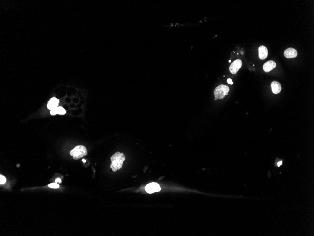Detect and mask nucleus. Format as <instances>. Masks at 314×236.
Here are the masks:
<instances>
[{
    "label": "nucleus",
    "mask_w": 314,
    "mask_h": 236,
    "mask_svg": "<svg viewBox=\"0 0 314 236\" xmlns=\"http://www.w3.org/2000/svg\"><path fill=\"white\" fill-rule=\"evenodd\" d=\"M125 156L123 153L117 152L113 154L111 157L112 164L111 168L113 172H116L118 170L122 168L123 162L125 160Z\"/></svg>",
    "instance_id": "f257e3e1"
},
{
    "label": "nucleus",
    "mask_w": 314,
    "mask_h": 236,
    "mask_svg": "<svg viewBox=\"0 0 314 236\" xmlns=\"http://www.w3.org/2000/svg\"><path fill=\"white\" fill-rule=\"evenodd\" d=\"M88 154L87 149L83 145L77 146L71 150L70 154L74 160H79L86 156Z\"/></svg>",
    "instance_id": "f03ea898"
},
{
    "label": "nucleus",
    "mask_w": 314,
    "mask_h": 236,
    "mask_svg": "<svg viewBox=\"0 0 314 236\" xmlns=\"http://www.w3.org/2000/svg\"><path fill=\"white\" fill-rule=\"evenodd\" d=\"M230 88L228 86L225 85H220L215 89L214 91L215 100L223 99L225 96L228 94Z\"/></svg>",
    "instance_id": "7ed1b4c3"
},
{
    "label": "nucleus",
    "mask_w": 314,
    "mask_h": 236,
    "mask_svg": "<svg viewBox=\"0 0 314 236\" xmlns=\"http://www.w3.org/2000/svg\"><path fill=\"white\" fill-rule=\"evenodd\" d=\"M242 66V61L240 59L235 60L231 64L230 67V71L232 74L237 73Z\"/></svg>",
    "instance_id": "20e7f679"
},
{
    "label": "nucleus",
    "mask_w": 314,
    "mask_h": 236,
    "mask_svg": "<svg viewBox=\"0 0 314 236\" xmlns=\"http://www.w3.org/2000/svg\"><path fill=\"white\" fill-rule=\"evenodd\" d=\"M145 189L148 193L152 194L156 192H160L161 190V188L158 184L152 182L146 186Z\"/></svg>",
    "instance_id": "39448f33"
},
{
    "label": "nucleus",
    "mask_w": 314,
    "mask_h": 236,
    "mask_svg": "<svg viewBox=\"0 0 314 236\" xmlns=\"http://www.w3.org/2000/svg\"><path fill=\"white\" fill-rule=\"evenodd\" d=\"M298 52L296 49L293 48H289L286 49L284 52V56L287 59L295 58L297 56Z\"/></svg>",
    "instance_id": "423d86ee"
},
{
    "label": "nucleus",
    "mask_w": 314,
    "mask_h": 236,
    "mask_svg": "<svg viewBox=\"0 0 314 236\" xmlns=\"http://www.w3.org/2000/svg\"><path fill=\"white\" fill-rule=\"evenodd\" d=\"M276 67V63L273 60L268 61L267 62H265L263 66V70L266 72H269L274 68H275Z\"/></svg>",
    "instance_id": "0eeeda50"
},
{
    "label": "nucleus",
    "mask_w": 314,
    "mask_h": 236,
    "mask_svg": "<svg viewBox=\"0 0 314 236\" xmlns=\"http://www.w3.org/2000/svg\"><path fill=\"white\" fill-rule=\"evenodd\" d=\"M259 52V57L260 60H263L267 58L268 55V51L267 47L262 45L260 46L258 49Z\"/></svg>",
    "instance_id": "6e6552de"
},
{
    "label": "nucleus",
    "mask_w": 314,
    "mask_h": 236,
    "mask_svg": "<svg viewBox=\"0 0 314 236\" xmlns=\"http://www.w3.org/2000/svg\"><path fill=\"white\" fill-rule=\"evenodd\" d=\"M59 103V100L57 99L56 98H52L51 99H50L48 102L47 108L50 110L54 109L55 108L58 107Z\"/></svg>",
    "instance_id": "1a4fd4ad"
},
{
    "label": "nucleus",
    "mask_w": 314,
    "mask_h": 236,
    "mask_svg": "<svg viewBox=\"0 0 314 236\" xmlns=\"http://www.w3.org/2000/svg\"><path fill=\"white\" fill-rule=\"evenodd\" d=\"M271 88L272 91L274 94H278L280 93L282 90V87L280 83L278 81H273L271 83Z\"/></svg>",
    "instance_id": "9d476101"
},
{
    "label": "nucleus",
    "mask_w": 314,
    "mask_h": 236,
    "mask_svg": "<svg viewBox=\"0 0 314 236\" xmlns=\"http://www.w3.org/2000/svg\"><path fill=\"white\" fill-rule=\"evenodd\" d=\"M55 111L56 114L59 115H64L66 113V111L65 109L62 107H58L55 108Z\"/></svg>",
    "instance_id": "9b49d317"
},
{
    "label": "nucleus",
    "mask_w": 314,
    "mask_h": 236,
    "mask_svg": "<svg viewBox=\"0 0 314 236\" xmlns=\"http://www.w3.org/2000/svg\"><path fill=\"white\" fill-rule=\"evenodd\" d=\"M48 187L49 188H53V189H57V188H59L60 186L57 183L55 182V183L49 184L48 185Z\"/></svg>",
    "instance_id": "f8f14e48"
},
{
    "label": "nucleus",
    "mask_w": 314,
    "mask_h": 236,
    "mask_svg": "<svg viewBox=\"0 0 314 236\" xmlns=\"http://www.w3.org/2000/svg\"><path fill=\"white\" fill-rule=\"evenodd\" d=\"M6 182V179L4 176L2 175H1L0 176V184H5V182Z\"/></svg>",
    "instance_id": "ddd939ff"
},
{
    "label": "nucleus",
    "mask_w": 314,
    "mask_h": 236,
    "mask_svg": "<svg viewBox=\"0 0 314 236\" xmlns=\"http://www.w3.org/2000/svg\"><path fill=\"white\" fill-rule=\"evenodd\" d=\"M227 83L231 85L233 84V82L231 78H228L227 79Z\"/></svg>",
    "instance_id": "4468645a"
},
{
    "label": "nucleus",
    "mask_w": 314,
    "mask_h": 236,
    "mask_svg": "<svg viewBox=\"0 0 314 236\" xmlns=\"http://www.w3.org/2000/svg\"><path fill=\"white\" fill-rule=\"evenodd\" d=\"M55 182H56V183H59V184H61V179H60V178H57V179L56 180V181H55Z\"/></svg>",
    "instance_id": "2eb2a0df"
},
{
    "label": "nucleus",
    "mask_w": 314,
    "mask_h": 236,
    "mask_svg": "<svg viewBox=\"0 0 314 236\" xmlns=\"http://www.w3.org/2000/svg\"><path fill=\"white\" fill-rule=\"evenodd\" d=\"M282 165V161H279L278 162V163H277V165H278V167H279V166H281Z\"/></svg>",
    "instance_id": "dca6fc26"
},
{
    "label": "nucleus",
    "mask_w": 314,
    "mask_h": 236,
    "mask_svg": "<svg viewBox=\"0 0 314 236\" xmlns=\"http://www.w3.org/2000/svg\"><path fill=\"white\" fill-rule=\"evenodd\" d=\"M82 161H83L84 163L85 162H86V161L85 160H84V159L83 160H82Z\"/></svg>",
    "instance_id": "f3484780"
},
{
    "label": "nucleus",
    "mask_w": 314,
    "mask_h": 236,
    "mask_svg": "<svg viewBox=\"0 0 314 236\" xmlns=\"http://www.w3.org/2000/svg\"><path fill=\"white\" fill-rule=\"evenodd\" d=\"M229 62H231V60H229Z\"/></svg>",
    "instance_id": "a211bd4d"
}]
</instances>
